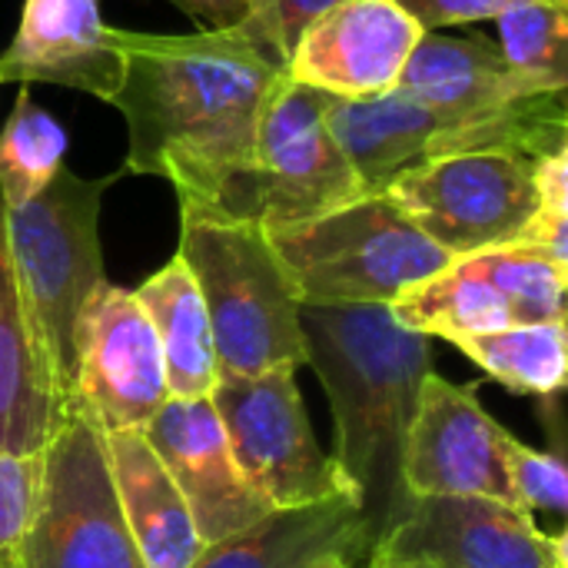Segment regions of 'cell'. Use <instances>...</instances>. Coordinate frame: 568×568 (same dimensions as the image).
<instances>
[{
  "label": "cell",
  "mask_w": 568,
  "mask_h": 568,
  "mask_svg": "<svg viewBox=\"0 0 568 568\" xmlns=\"http://www.w3.org/2000/svg\"><path fill=\"white\" fill-rule=\"evenodd\" d=\"M180 7L190 20L200 23V30H230L243 20L250 0H170Z\"/></svg>",
  "instance_id": "cell-31"
},
{
  "label": "cell",
  "mask_w": 568,
  "mask_h": 568,
  "mask_svg": "<svg viewBox=\"0 0 568 568\" xmlns=\"http://www.w3.org/2000/svg\"><path fill=\"white\" fill-rule=\"evenodd\" d=\"M373 539L356 496H336L300 509H273L250 529L206 546L193 568H310L343 556L366 562Z\"/></svg>",
  "instance_id": "cell-18"
},
{
  "label": "cell",
  "mask_w": 568,
  "mask_h": 568,
  "mask_svg": "<svg viewBox=\"0 0 568 568\" xmlns=\"http://www.w3.org/2000/svg\"><path fill=\"white\" fill-rule=\"evenodd\" d=\"M306 366L320 376L333 419V463L353 486L373 549L403 519V443L419 386L433 369V339L396 323L383 303L300 306Z\"/></svg>",
  "instance_id": "cell-2"
},
{
  "label": "cell",
  "mask_w": 568,
  "mask_h": 568,
  "mask_svg": "<svg viewBox=\"0 0 568 568\" xmlns=\"http://www.w3.org/2000/svg\"><path fill=\"white\" fill-rule=\"evenodd\" d=\"M120 73L100 0H23L17 33L0 50V87L50 83L110 103Z\"/></svg>",
  "instance_id": "cell-15"
},
{
  "label": "cell",
  "mask_w": 568,
  "mask_h": 568,
  "mask_svg": "<svg viewBox=\"0 0 568 568\" xmlns=\"http://www.w3.org/2000/svg\"><path fill=\"white\" fill-rule=\"evenodd\" d=\"M213 333L216 383L306 363L300 296L256 223L180 210V250Z\"/></svg>",
  "instance_id": "cell-3"
},
{
  "label": "cell",
  "mask_w": 568,
  "mask_h": 568,
  "mask_svg": "<svg viewBox=\"0 0 568 568\" xmlns=\"http://www.w3.org/2000/svg\"><path fill=\"white\" fill-rule=\"evenodd\" d=\"M366 568H423L416 562H403V559H389V556H369Z\"/></svg>",
  "instance_id": "cell-32"
},
{
  "label": "cell",
  "mask_w": 568,
  "mask_h": 568,
  "mask_svg": "<svg viewBox=\"0 0 568 568\" xmlns=\"http://www.w3.org/2000/svg\"><path fill=\"white\" fill-rule=\"evenodd\" d=\"M486 276L509 300L516 323L566 320L568 266L532 246H496L473 253Z\"/></svg>",
  "instance_id": "cell-26"
},
{
  "label": "cell",
  "mask_w": 568,
  "mask_h": 568,
  "mask_svg": "<svg viewBox=\"0 0 568 568\" xmlns=\"http://www.w3.org/2000/svg\"><path fill=\"white\" fill-rule=\"evenodd\" d=\"M536 166L516 153H456L403 173L386 196L456 260L519 240L542 203Z\"/></svg>",
  "instance_id": "cell-9"
},
{
  "label": "cell",
  "mask_w": 568,
  "mask_h": 568,
  "mask_svg": "<svg viewBox=\"0 0 568 568\" xmlns=\"http://www.w3.org/2000/svg\"><path fill=\"white\" fill-rule=\"evenodd\" d=\"M116 176L83 180L60 173L23 206L3 210L7 253L23 306L47 346L60 399L67 403L73 379V329L80 310L103 276L100 203Z\"/></svg>",
  "instance_id": "cell-5"
},
{
  "label": "cell",
  "mask_w": 568,
  "mask_h": 568,
  "mask_svg": "<svg viewBox=\"0 0 568 568\" xmlns=\"http://www.w3.org/2000/svg\"><path fill=\"white\" fill-rule=\"evenodd\" d=\"M170 399L156 333L123 286L100 283L73 329V379L63 406H77L103 436L140 433Z\"/></svg>",
  "instance_id": "cell-10"
},
{
  "label": "cell",
  "mask_w": 568,
  "mask_h": 568,
  "mask_svg": "<svg viewBox=\"0 0 568 568\" xmlns=\"http://www.w3.org/2000/svg\"><path fill=\"white\" fill-rule=\"evenodd\" d=\"M369 556L423 568H568V539L542 532L523 506L433 496L409 499L403 519Z\"/></svg>",
  "instance_id": "cell-11"
},
{
  "label": "cell",
  "mask_w": 568,
  "mask_h": 568,
  "mask_svg": "<svg viewBox=\"0 0 568 568\" xmlns=\"http://www.w3.org/2000/svg\"><path fill=\"white\" fill-rule=\"evenodd\" d=\"M503 433L479 403V383H449L429 373L403 443L406 496H476L519 506L503 463Z\"/></svg>",
  "instance_id": "cell-12"
},
{
  "label": "cell",
  "mask_w": 568,
  "mask_h": 568,
  "mask_svg": "<svg viewBox=\"0 0 568 568\" xmlns=\"http://www.w3.org/2000/svg\"><path fill=\"white\" fill-rule=\"evenodd\" d=\"M503 463L509 486L526 513H552L566 516L568 509V466L566 453H539L516 439L509 429L503 433Z\"/></svg>",
  "instance_id": "cell-27"
},
{
  "label": "cell",
  "mask_w": 568,
  "mask_h": 568,
  "mask_svg": "<svg viewBox=\"0 0 568 568\" xmlns=\"http://www.w3.org/2000/svg\"><path fill=\"white\" fill-rule=\"evenodd\" d=\"M67 130L33 103L30 87H20L7 123L0 126V203L17 210L30 203L63 166Z\"/></svg>",
  "instance_id": "cell-24"
},
{
  "label": "cell",
  "mask_w": 568,
  "mask_h": 568,
  "mask_svg": "<svg viewBox=\"0 0 568 568\" xmlns=\"http://www.w3.org/2000/svg\"><path fill=\"white\" fill-rule=\"evenodd\" d=\"M469 356L489 379L503 383L519 396H556L568 379L566 320L552 323H516L496 333L469 336L453 343Z\"/></svg>",
  "instance_id": "cell-23"
},
{
  "label": "cell",
  "mask_w": 568,
  "mask_h": 568,
  "mask_svg": "<svg viewBox=\"0 0 568 568\" xmlns=\"http://www.w3.org/2000/svg\"><path fill=\"white\" fill-rule=\"evenodd\" d=\"M423 30L463 27L479 20H496L516 0H396Z\"/></svg>",
  "instance_id": "cell-30"
},
{
  "label": "cell",
  "mask_w": 568,
  "mask_h": 568,
  "mask_svg": "<svg viewBox=\"0 0 568 568\" xmlns=\"http://www.w3.org/2000/svg\"><path fill=\"white\" fill-rule=\"evenodd\" d=\"M396 87L449 120H483L523 97L559 93L526 83L496 43L483 37H443L436 30L423 33Z\"/></svg>",
  "instance_id": "cell-19"
},
{
  "label": "cell",
  "mask_w": 568,
  "mask_h": 568,
  "mask_svg": "<svg viewBox=\"0 0 568 568\" xmlns=\"http://www.w3.org/2000/svg\"><path fill=\"white\" fill-rule=\"evenodd\" d=\"M40 456L0 453V568L20 566V546L37 493Z\"/></svg>",
  "instance_id": "cell-29"
},
{
  "label": "cell",
  "mask_w": 568,
  "mask_h": 568,
  "mask_svg": "<svg viewBox=\"0 0 568 568\" xmlns=\"http://www.w3.org/2000/svg\"><path fill=\"white\" fill-rule=\"evenodd\" d=\"M343 0H250L243 20L233 27L280 67L290 63L300 37Z\"/></svg>",
  "instance_id": "cell-28"
},
{
  "label": "cell",
  "mask_w": 568,
  "mask_h": 568,
  "mask_svg": "<svg viewBox=\"0 0 568 568\" xmlns=\"http://www.w3.org/2000/svg\"><path fill=\"white\" fill-rule=\"evenodd\" d=\"M63 416L47 346L23 306L0 203V453L40 456Z\"/></svg>",
  "instance_id": "cell-17"
},
{
  "label": "cell",
  "mask_w": 568,
  "mask_h": 568,
  "mask_svg": "<svg viewBox=\"0 0 568 568\" xmlns=\"http://www.w3.org/2000/svg\"><path fill=\"white\" fill-rule=\"evenodd\" d=\"M326 123L369 196L386 193L403 173L439 160L446 136L469 120H449L393 87L369 97H326Z\"/></svg>",
  "instance_id": "cell-16"
},
{
  "label": "cell",
  "mask_w": 568,
  "mask_h": 568,
  "mask_svg": "<svg viewBox=\"0 0 568 568\" xmlns=\"http://www.w3.org/2000/svg\"><path fill=\"white\" fill-rule=\"evenodd\" d=\"M20 566L143 568L113 489L103 433L77 406H63L50 443L40 449Z\"/></svg>",
  "instance_id": "cell-6"
},
{
  "label": "cell",
  "mask_w": 568,
  "mask_h": 568,
  "mask_svg": "<svg viewBox=\"0 0 568 568\" xmlns=\"http://www.w3.org/2000/svg\"><path fill=\"white\" fill-rule=\"evenodd\" d=\"M106 463L143 568H193L203 552L190 509L140 433H110Z\"/></svg>",
  "instance_id": "cell-20"
},
{
  "label": "cell",
  "mask_w": 568,
  "mask_h": 568,
  "mask_svg": "<svg viewBox=\"0 0 568 568\" xmlns=\"http://www.w3.org/2000/svg\"><path fill=\"white\" fill-rule=\"evenodd\" d=\"M396 323L429 339H469L516 326V313L476 256H456L429 280L409 286L393 306Z\"/></svg>",
  "instance_id": "cell-22"
},
{
  "label": "cell",
  "mask_w": 568,
  "mask_h": 568,
  "mask_svg": "<svg viewBox=\"0 0 568 568\" xmlns=\"http://www.w3.org/2000/svg\"><path fill=\"white\" fill-rule=\"evenodd\" d=\"M210 399L236 469L273 509H300L336 496H356L333 456H326L313 436L296 389V369L223 379Z\"/></svg>",
  "instance_id": "cell-8"
},
{
  "label": "cell",
  "mask_w": 568,
  "mask_h": 568,
  "mask_svg": "<svg viewBox=\"0 0 568 568\" xmlns=\"http://www.w3.org/2000/svg\"><path fill=\"white\" fill-rule=\"evenodd\" d=\"M140 436L180 489L203 549L250 529L273 513V506L256 496L236 469L210 396L166 399L163 409L140 429Z\"/></svg>",
  "instance_id": "cell-13"
},
{
  "label": "cell",
  "mask_w": 568,
  "mask_h": 568,
  "mask_svg": "<svg viewBox=\"0 0 568 568\" xmlns=\"http://www.w3.org/2000/svg\"><path fill=\"white\" fill-rule=\"evenodd\" d=\"M499 50L536 90L568 87V0H516L499 17Z\"/></svg>",
  "instance_id": "cell-25"
},
{
  "label": "cell",
  "mask_w": 568,
  "mask_h": 568,
  "mask_svg": "<svg viewBox=\"0 0 568 568\" xmlns=\"http://www.w3.org/2000/svg\"><path fill=\"white\" fill-rule=\"evenodd\" d=\"M423 33L396 0H343L300 37L286 73L326 97L386 93Z\"/></svg>",
  "instance_id": "cell-14"
},
{
  "label": "cell",
  "mask_w": 568,
  "mask_h": 568,
  "mask_svg": "<svg viewBox=\"0 0 568 568\" xmlns=\"http://www.w3.org/2000/svg\"><path fill=\"white\" fill-rule=\"evenodd\" d=\"M310 568H356L349 559H343V556H326V559H316Z\"/></svg>",
  "instance_id": "cell-33"
},
{
  "label": "cell",
  "mask_w": 568,
  "mask_h": 568,
  "mask_svg": "<svg viewBox=\"0 0 568 568\" xmlns=\"http://www.w3.org/2000/svg\"><path fill=\"white\" fill-rule=\"evenodd\" d=\"M123 73L110 97L126 120V170L163 176L180 210L223 216L243 183L266 100L286 67L243 33H136L110 27Z\"/></svg>",
  "instance_id": "cell-1"
},
{
  "label": "cell",
  "mask_w": 568,
  "mask_h": 568,
  "mask_svg": "<svg viewBox=\"0 0 568 568\" xmlns=\"http://www.w3.org/2000/svg\"><path fill=\"white\" fill-rule=\"evenodd\" d=\"M263 233L310 306H393L453 260L386 193Z\"/></svg>",
  "instance_id": "cell-4"
},
{
  "label": "cell",
  "mask_w": 568,
  "mask_h": 568,
  "mask_svg": "<svg viewBox=\"0 0 568 568\" xmlns=\"http://www.w3.org/2000/svg\"><path fill=\"white\" fill-rule=\"evenodd\" d=\"M359 196L366 193L326 123V93L283 73L266 100L253 163L216 220L276 230L323 216Z\"/></svg>",
  "instance_id": "cell-7"
},
{
  "label": "cell",
  "mask_w": 568,
  "mask_h": 568,
  "mask_svg": "<svg viewBox=\"0 0 568 568\" xmlns=\"http://www.w3.org/2000/svg\"><path fill=\"white\" fill-rule=\"evenodd\" d=\"M163 356L170 399H206L216 389V356L210 316L190 266L173 256L133 290Z\"/></svg>",
  "instance_id": "cell-21"
}]
</instances>
